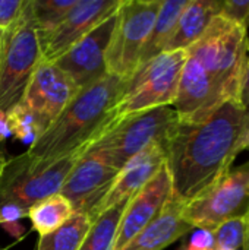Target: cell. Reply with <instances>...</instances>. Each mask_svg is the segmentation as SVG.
I'll list each match as a JSON object with an SVG mask.
<instances>
[{
  "mask_svg": "<svg viewBox=\"0 0 249 250\" xmlns=\"http://www.w3.org/2000/svg\"><path fill=\"white\" fill-rule=\"evenodd\" d=\"M9 138H12V132L7 120V114L0 110V148L1 149H4V144Z\"/></svg>",
  "mask_w": 249,
  "mask_h": 250,
  "instance_id": "f1b7e54d",
  "label": "cell"
},
{
  "mask_svg": "<svg viewBox=\"0 0 249 250\" xmlns=\"http://www.w3.org/2000/svg\"><path fill=\"white\" fill-rule=\"evenodd\" d=\"M248 215L229 220L213 230L216 250H244L248 229Z\"/></svg>",
  "mask_w": 249,
  "mask_h": 250,
  "instance_id": "d4e9b609",
  "label": "cell"
},
{
  "mask_svg": "<svg viewBox=\"0 0 249 250\" xmlns=\"http://www.w3.org/2000/svg\"><path fill=\"white\" fill-rule=\"evenodd\" d=\"M188 4V0H163L154 26L142 51L141 66L166 51V47L176 29L178 21ZM139 66V67H141Z\"/></svg>",
  "mask_w": 249,
  "mask_h": 250,
  "instance_id": "d6986e66",
  "label": "cell"
},
{
  "mask_svg": "<svg viewBox=\"0 0 249 250\" xmlns=\"http://www.w3.org/2000/svg\"><path fill=\"white\" fill-rule=\"evenodd\" d=\"M183 207L185 202L172 193L161 212L120 250H164L194 231V227L182 215Z\"/></svg>",
  "mask_w": 249,
  "mask_h": 250,
  "instance_id": "e0dca14e",
  "label": "cell"
},
{
  "mask_svg": "<svg viewBox=\"0 0 249 250\" xmlns=\"http://www.w3.org/2000/svg\"><path fill=\"white\" fill-rule=\"evenodd\" d=\"M182 250H216L213 231L194 229L189 242L182 248Z\"/></svg>",
  "mask_w": 249,
  "mask_h": 250,
  "instance_id": "83f0119b",
  "label": "cell"
},
{
  "mask_svg": "<svg viewBox=\"0 0 249 250\" xmlns=\"http://www.w3.org/2000/svg\"><path fill=\"white\" fill-rule=\"evenodd\" d=\"M73 214L70 202L60 193H56L31 207L28 218L31 220L32 230L40 236H45L63 226Z\"/></svg>",
  "mask_w": 249,
  "mask_h": 250,
  "instance_id": "44dd1931",
  "label": "cell"
},
{
  "mask_svg": "<svg viewBox=\"0 0 249 250\" xmlns=\"http://www.w3.org/2000/svg\"><path fill=\"white\" fill-rule=\"evenodd\" d=\"M179 123L173 107H157L119 119H113L101 135L90 145L100 151L119 171L154 142L166 146L169 136Z\"/></svg>",
  "mask_w": 249,
  "mask_h": 250,
  "instance_id": "5b68a950",
  "label": "cell"
},
{
  "mask_svg": "<svg viewBox=\"0 0 249 250\" xmlns=\"http://www.w3.org/2000/svg\"><path fill=\"white\" fill-rule=\"evenodd\" d=\"M41 62V45L35 29L31 0L16 22L1 32L0 42V110L7 113L21 103L29 79Z\"/></svg>",
  "mask_w": 249,
  "mask_h": 250,
  "instance_id": "8992f818",
  "label": "cell"
},
{
  "mask_svg": "<svg viewBox=\"0 0 249 250\" xmlns=\"http://www.w3.org/2000/svg\"><path fill=\"white\" fill-rule=\"evenodd\" d=\"M166 163V149L160 142H154L135 155L126 166L119 171L114 183L101 199V202L91 211V221L107 211L109 208L119 205L122 202L131 201L164 166Z\"/></svg>",
  "mask_w": 249,
  "mask_h": 250,
  "instance_id": "2e32d148",
  "label": "cell"
},
{
  "mask_svg": "<svg viewBox=\"0 0 249 250\" xmlns=\"http://www.w3.org/2000/svg\"><path fill=\"white\" fill-rule=\"evenodd\" d=\"M219 15L220 1L217 0H188L166 51L188 50L204 35L213 19Z\"/></svg>",
  "mask_w": 249,
  "mask_h": 250,
  "instance_id": "ac0fdd59",
  "label": "cell"
},
{
  "mask_svg": "<svg viewBox=\"0 0 249 250\" xmlns=\"http://www.w3.org/2000/svg\"><path fill=\"white\" fill-rule=\"evenodd\" d=\"M244 250H249V215H248V229H247V237H245V245Z\"/></svg>",
  "mask_w": 249,
  "mask_h": 250,
  "instance_id": "4dcf8cb0",
  "label": "cell"
},
{
  "mask_svg": "<svg viewBox=\"0 0 249 250\" xmlns=\"http://www.w3.org/2000/svg\"><path fill=\"white\" fill-rule=\"evenodd\" d=\"M163 0H122L106 56L109 75L129 81L141 66Z\"/></svg>",
  "mask_w": 249,
  "mask_h": 250,
  "instance_id": "ba28073f",
  "label": "cell"
},
{
  "mask_svg": "<svg viewBox=\"0 0 249 250\" xmlns=\"http://www.w3.org/2000/svg\"><path fill=\"white\" fill-rule=\"evenodd\" d=\"M87 149L54 161H41L22 152L0 160V226L18 236L15 226L28 217L37 202L60 192L76 160Z\"/></svg>",
  "mask_w": 249,
  "mask_h": 250,
  "instance_id": "3957f363",
  "label": "cell"
},
{
  "mask_svg": "<svg viewBox=\"0 0 249 250\" xmlns=\"http://www.w3.org/2000/svg\"><path fill=\"white\" fill-rule=\"evenodd\" d=\"M186 51L219 83L227 101L239 103L249 60L248 29L219 15Z\"/></svg>",
  "mask_w": 249,
  "mask_h": 250,
  "instance_id": "277c9868",
  "label": "cell"
},
{
  "mask_svg": "<svg viewBox=\"0 0 249 250\" xmlns=\"http://www.w3.org/2000/svg\"><path fill=\"white\" fill-rule=\"evenodd\" d=\"M220 16L244 26H249V0H226L220 1Z\"/></svg>",
  "mask_w": 249,
  "mask_h": 250,
  "instance_id": "484cf974",
  "label": "cell"
},
{
  "mask_svg": "<svg viewBox=\"0 0 249 250\" xmlns=\"http://www.w3.org/2000/svg\"><path fill=\"white\" fill-rule=\"evenodd\" d=\"M25 0H0V32L7 31L19 18Z\"/></svg>",
  "mask_w": 249,
  "mask_h": 250,
  "instance_id": "4316f807",
  "label": "cell"
},
{
  "mask_svg": "<svg viewBox=\"0 0 249 250\" xmlns=\"http://www.w3.org/2000/svg\"><path fill=\"white\" fill-rule=\"evenodd\" d=\"M249 214V163L230 168L194 201L185 204L183 218L194 229L213 231L220 224Z\"/></svg>",
  "mask_w": 249,
  "mask_h": 250,
  "instance_id": "9c48e42d",
  "label": "cell"
},
{
  "mask_svg": "<svg viewBox=\"0 0 249 250\" xmlns=\"http://www.w3.org/2000/svg\"><path fill=\"white\" fill-rule=\"evenodd\" d=\"M128 82L107 73L81 88L26 152L41 161H54L87 149L114 119V107Z\"/></svg>",
  "mask_w": 249,
  "mask_h": 250,
  "instance_id": "7a4b0ae2",
  "label": "cell"
},
{
  "mask_svg": "<svg viewBox=\"0 0 249 250\" xmlns=\"http://www.w3.org/2000/svg\"><path fill=\"white\" fill-rule=\"evenodd\" d=\"M0 42H1V32H0ZM3 157H4V154H3V152L0 151V160H1Z\"/></svg>",
  "mask_w": 249,
  "mask_h": 250,
  "instance_id": "1f68e13d",
  "label": "cell"
},
{
  "mask_svg": "<svg viewBox=\"0 0 249 250\" xmlns=\"http://www.w3.org/2000/svg\"><path fill=\"white\" fill-rule=\"evenodd\" d=\"M91 224L92 221L88 214L75 212L57 230L40 236L34 250H79Z\"/></svg>",
  "mask_w": 249,
  "mask_h": 250,
  "instance_id": "ffe728a7",
  "label": "cell"
},
{
  "mask_svg": "<svg viewBox=\"0 0 249 250\" xmlns=\"http://www.w3.org/2000/svg\"><path fill=\"white\" fill-rule=\"evenodd\" d=\"M239 104L249 110V60L247 69H245V73H244V81H242L241 94H239Z\"/></svg>",
  "mask_w": 249,
  "mask_h": 250,
  "instance_id": "f546056e",
  "label": "cell"
},
{
  "mask_svg": "<svg viewBox=\"0 0 249 250\" xmlns=\"http://www.w3.org/2000/svg\"><path fill=\"white\" fill-rule=\"evenodd\" d=\"M6 114L12 136L28 146H31L48 127V125L40 116H37L22 103H18Z\"/></svg>",
  "mask_w": 249,
  "mask_h": 250,
  "instance_id": "cb8c5ba5",
  "label": "cell"
},
{
  "mask_svg": "<svg viewBox=\"0 0 249 250\" xmlns=\"http://www.w3.org/2000/svg\"><path fill=\"white\" fill-rule=\"evenodd\" d=\"M78 91L79 88L56 63L40 62L21 103L50 126Z\"/></svg>",
  "mask_w": 249,
  "mask_h": 250,
  "instance_id": "5bb4252c",
  "label": "cell"
},
{
  "mask_svg": "<svg viewBox=\"0 0 249 250\" xmlns=\"http://www.w3.org/2000/svg\"><path fill=\"white\" fill-rule=\"evenodd\" d=\"M117 10L54 62L81 89L107 75L106 56L116 23Z\"/></svg>",
  "mask_w": 249,
  "mask_h": 250,
  "instance_id": "7c38bea8",
  "label": "cell"
},
{
  "mask_svg": "<svg viewBox=\"0 0 249 250\" xmlns=\"http://www.w3.org/2000/svg\"><path fill=\"white\" fill-rule=\"evenodd\" d=\"M122 0H78L41 48V62L54 63L114 13Z\"/></svg>",
  "mask_w": 249,
  "mask_h": 250,
  "instance_id": "4fadbf2b",
  "label": "cell"
},
{
  "mask_svg": "<svg viewBox=\"0 0 249 250\" xmlns=\"http://www.w3.org/2000/svg\"><path fill=\"white\" fill-rule=\"evenodd\" d=\"M186 57V50L164 51L142 64L116 104L114 119L157 107H172Z\"/></svg>",
  "mask_w": 249,
  "mask_h": 250,
  "instance_id": "52a82bcc",
  "label": "cell"
},
{
  "mask_svg": "<svg viewBox=\"0 0 249 250\" xmlns=\"http://www.w3.org/2000/svg\"><path fill=\"white\" fill-rule=\"evenodd\" d=\"M78 0H31L35 29L41 48Z\"/></svg>",
  "mask_w": 249,
  "mask_h": 250,
  "instance_id": "603a6c76",
  "label": "cell"
},
{
  "mask_svg": "<svg viewBox=\"0 0 249 250\" xmlns=\"http://www.w3.org/2000/svg\"><path fill=\"white\" fill-rule=\"evenodd\" d=\"M249 146V110L225 103L200 123L179 122L166 142L173 196L188 204L210 189Z\"/></svg>",
  "mask_w": 249,
  "mask_h": 250,
  "instance_id": "6da1fadb",
  "label": "cell"
},
{
  "mask_svg": "<svg viewBox=\"0 0 249 250\" xmlns=\"http://www.w3.org/2000/svg\"><path fill=\"white\" fill-rule=\"evenodd\" d=\"M128 202L114 205L97 215L92 220L91 229L79 250H113L120 220L128 207Z\"/></svg>",
  "mask_w": 249,
  "mask_h": 250,
  "instance_id": "7402d4cb",
  "label": "cell"
},
{
  "mask_svg": "<svg viewBox=\"0 0 249 250\" xmlns=\"http://www.w3.org/2000/svg\"><path fill=\"white\" fill-rule=\"evenodd\" d=\"M117 176L119 168L100 151L88 146L70 168L59 193L70 202L75 212L90 215Z\"/></svg>",
  "mask_w": 249,
  "mask_h": 250,
  "instance_id": "30bf717a",
  "label": "cell"
},
{
  "mask_svg": "<svg viewBox=\"0 0 249 250\" xmlns=\"http://www.w3.org/2000/svg\"><path fill=\"white\" fill-rule=\"evenodd\" d=\"M172 193V179L164 163L160 171L128 202L113 250H120L142 231L161 212Z\"/></svg>",
  "mask_w": 249,
  "mask_h": 250,
  "instance_id": "9a60e30c",
  "label": "cell"
},
{
  "mask_svg": "<svg viewBox=\"0 0 249 250\" xmlns=\"http://www.w3.org/2000/svg\"><path fill=\"white\" fill-rule=\"evenodd\" d=\"M227 98L211 75L191 56L186 57L173 108L179 122L200 123L214 114Z\"/></svg>",
  "mask_w": 249,
  "mask_h": 250,
  "instance_id": "8fae6325",
  "label": "cell"
}]
</instances>
